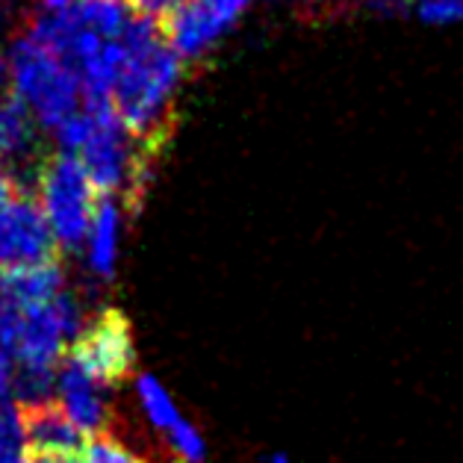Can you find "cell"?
<instances>
[{"label":"cell","mask_w":463,"mask_h":463,"mask_svg":"<svg viewBox=\"0 0 463 463\" xmlns=\"http://www.w3.org/2000/svg\"><path fill=\"white\" fill-rule=\"evenodd\" d=\"M44 6L48 9H53V13H60V9H69V6H74L77 0H42Z\"/></svg>","instance_id":"cell-21"},{"label":"cell","mask_w":463,"mask_h":463,"mask_svg":"<svg viewBox=\"0 0 463 463\" xmlns=\"http://www.w3.org/2000/svg\"><path fill=\"white\" fill-rule=\"evenodd\" d=\"M80 463H145L137 451H130L118 437L109 431H98L83 443V460Z\"/></svg>","instance_id":"cell-12"},{"label":"cell","mask_w":463,"mask_h":463,"mask_svg":"<svg viewBox=\"0 0 463 463\" xmlns=\"http://www.w3.org/2000/svg\"><path fill=\"white\" fill-rule=\"evenodd\" d=\"M21 431L27 439V451L33 455H77L83 451V434L74 425L69 411L56 402H33L21 404Z\"/></svg>","instance_id":"cell-6"},{"label":"cell","mask_w":463,"mask_h":463,"mask_svg":"<svg viewBox=\"0 0 463 463\" xmlns=\"http://www.w3.org/2000/svg\"><path fill=\"white\" fill-rule=\"evenodd\" d=\"M62 280H65V272H62L60 257L44 260V263L0 269V296L6 301H13L21 310H36L60 296Z\"/></svg>","instance_id":"cell-9"},{"label":"cell","mask_w":463,"mask_h":463,"mask_svg":"<svg viewBox=\"0 0 463 463\" xmlns=\"http://www.w3.org/2000/svg\"><path fill=\"white\" fill-rule=\"evenodd\" d=\"M269 463H287V458L284 455H275V458H269Z\"/></svg>","instance_id":"cell-22"},{"label":"cell","mask_w":463,"mask_h":463,"mask_svg":"<svg viewBox=\"0 0 463 463\" xmlns=\"http://www.w3.org/2000/svg\"><path fill=\"white\" fill-rule=\"evenodd\" d=\"M15 387V366H13V354L6 348H0V402L9 399V392Z\"/></svg>","instance_id":"cell-18"},{"label":"cell","mask_w":463,"mask_h":463,"mask_svg":"<svg viewBox=\"0 0 463 463\" xmlns=\"http://www.w3.org/2000/svg\"><path fill=\"white\" fill-rule=\"evenodd\" d=\"M21 319H24V310L0 296V348H6L9 354H13V345L18 340Z\"/></svg>","instance_id":"cell-17"},{"label":"cell","mask_w":463,"mask_h":463,"mask_svg":"<svg viewBox=\"0 0 463 463\" xmlns=\"http://www.w3.org/2000/svg\"><path fill=\"white\" fill-rule=\"evenodd\" d=\"M65 334L56 319L51 304L36 310H24L21 319L18 340L13 345V357H18L21 366H39V369H56L65 352Z\"/></svg>","instance_id":"cell-8"},{"label":"cell","mask_w":463,"mask_h":463,"mask_svg":"<svg viewBox=\"0 0 463 463\" xmlns=\"http://www.w3.org/2000/svg\"><path fill=\"white\" fill-rule=\"evenodd\" d=\"M15 192H18V186H15L13 175H9V172H6V165L0 163V207H4L6 201L15 195Z\"/></svg>","instance_id":"cell-19"},{"label":"cell","mask_w":463,"mask_h":463,"mask_svg":"<svg viewBox=\"0 0 463 463\" xmlns=\"http://www.w3.org/2000/svg\"><path fill=\"white\" fill-rule=\"evenodd\" d=\"M56 257H60V245L53 240L36 195L15 192L0 207V269L44 263Z\"/></svg>","instance_id":"cell-5"},{"label":"cell","mask_w":463,"mask_h":463,"mask_svg":"<svg viewBox=\"0 0 463 463\" xmlns=\"http://www.w3.org/2000/svg\"><path fill=\"white\" fill-rule=\"evenodd\" d=\"M116 254H118V207L112 195H98L92 231H89V266H92V272L109 280L116 275Z\"/></svg>","instance_id":"cell-10"},{"label":"cell","mask_w":463,"mask_h":463,"mask_svg":"<svg viewBox=\"0 0 463 463\" xmlns=\"http://www.w3.org/2000/svg\"><path fill=\"white\" fill-rule=\"evenodd\" d=\"M95 186L71 154H48L39 168L36 201L51 224L56 245L83 248L95 216Z\"/></svg>","instance_id":"cell-3"},{"label":"cell","mask_w":463,"mask_h":463,"mask_svg":"<svg viewBox=\"0 0 463 463\" xmlns=\"http://www.w3.org/2000/svg\"><path fill=\"white\" fill-rule=\"evenodd\" d=\"M18 463H80V460L74 455H33V451H27V458Z\"/></svg>","instance_id":"cell-20"},{"label":"cell","mask_w":463,"mask_h":463,"mask_svg":"<svg viewBox=\"0 0 463 463\" xmlns=\"http://www.w3.org/2000/svg\"><path fill=\"white\" fill-rule=\"evenodd\" d=\"M21 413L9 402H0V463H18L21 460Z\"/></svg>","instance_id":"cell-13"},{"label":"cell","mask_w":463,"mask_h":463,"mask_svg":"<svg viewBox=\"0 0 463 463\" xmlns=\"http://www.w3.org/2000/svg\"><path fill=\"white\" fill-rule=\"evenodd\" d=\"M65 354L74 364H80L100 387H116V383L128 381L137 369L130 319L118 307L100 310Z\"/></svg>","instance_id":"cell-4"},{"label":"cell","mask_w":463,"mask_h":463,"mask_svg":"<svg viewBox=\"0 0 463 463\" xmlns=\"http://www.w3.org/2000/svg\"><path fill=\"white\" fill-rule=\"evenodd\" d=\"M416 13L428 24H446V21H463V0H420Z\"/></svg>","instance_id":"cell-16"},{"label":"cell","mask_w":463,"mask_h":463,"mask_svg":"<svg viewBox=\"0 0 463 463\" xmlns=\"http://www.w3.org/2000/svg\"><path fill=\"white\" fill-rule=\"evenodd\" d=\"M128 4L133 6L137 15H142L145 21H151V24L163 30L180 13V6H186V0H128Z\"/></svg>","instance_id":"cell-15"},{"label":"cell","mask_w":463,"mask_h":463,"mask_svg":"<svg viewBox=\"0 0 463 463\" xmlns=\"http://www.w3.org/2000/svg\"><path fill=\"white\" fill-rule=\"evenodd\" d=\"M137 395H139V404H142L145 416H148L154 428H160V431H172V428L180 422V413L175 408L172 395L165 392V387L154 375L137 378Z\"/></svg>","instance_id":"cell-11"},{"label":"cell","mask_w":463,"mask_h":463,"mask_svg":"<svg viewBox=\"0 0 463 463\" xmlns=\"http://www.w3.org/2000/svg\"><path fill=\"white\" fill-rule=\"evenodd\" d=\"M9 77H13L15 95L24 100L44 128H60L80 112L83 92L77 77L36 39L21 36L13 44Z\"/></svg>","instance_id":"cell-2"},{"label":"cell","mask_w":463,"mask_h":463,"mask_svg":"<svg viewBox=\"0 0 463 463\" xmlns=\"http://www.w3.org/2000/svg\"><path fill=\"white\" fill-rule=\"evenodd\" d=\"M0 80H4V56H0Z\"/></svg>","instance_id":"cell-23"},{"label":"cell","mask_w":463,"mask_h":463,"mask_svg":"<svg viewBox=\"0 0 463 463\" xmlns=\"http://www.w3.org/2000/svg\"><path fill=\"white\" fill-rule=\"evenodd\" d=\"M165 434H168V443H172V451L177 455L180 463H201L207 458L204 439H201V434L186 420H180L172 431H165Z\"/></svg>","instance_id":"cell-14"},{"label":"cell","mask_w":463,"mask_h":463,"mask_svg":"<svg viewBox=\"0 0 463 463\" xmlns=\"http://www.w3.org/2000/svg\"><path fill=\"white\" fill-rule=\"evenodd\" d=\"M121 44L124 56L109 92L112 109L145 151L160 156L175 133V95L184 77V56L142 15L133 18Z\"/></svg>","instance_id":"cell-1"},{"label":"cell","mask_w":463,"mask_h":463,"mask_svg":"<svg viewBox=\"0 0 463 463\" xmlns=\"http://www.w3.org/2000/svg\"><path fill=\"white\" fill-rule=\"evenodd\" d=\"M60 392L65 411H69L80 431H104L109 422V404L104 402V387L80 364H74L69 354L60 360Z\"/></svg>","instance_id":"cell-7"}]
</instances>
